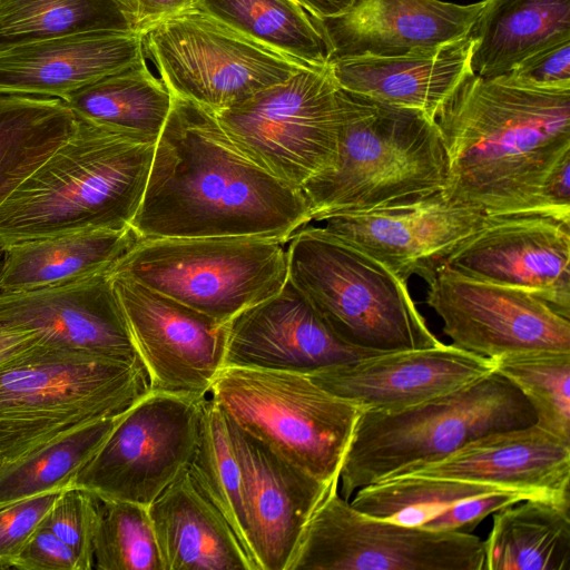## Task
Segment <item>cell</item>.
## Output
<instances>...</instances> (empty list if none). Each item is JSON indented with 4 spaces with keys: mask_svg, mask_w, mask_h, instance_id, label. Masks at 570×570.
Returning <instances> with one entry per match:
<instances>
[{
    "mask_svg": "<svg viewBox=\"0 0 570 570\" xmlns=\"http://www.w3.org/2000/svg\"><path fill=\"white\" fill-rule=\"evenodd\" d=\"M111 278L151 391L208 395L224 366L227 323L127 276Z\"/></svg>",
    "mask_w": 570,
    "mask_h": 570,
    "instance_id": "2e32d148",
    "label": "cell"
},
{
    "mask_svg": "<svg viewBox=\"0 0 570 570\" xmlns=\"http://www.w3.org/2000/svg\"><path fill=\"white\" fill-rule=\"evenodd\" d=\"M141 42L173 96L215 115L307 68L198 8L155 23Z\"/></svg>",
    "mask_w": 570,
    "mask_h": 570,
    "instance_id": "30bf717a",
    "label": "cell"
},
{
    "mask_svg": "<svg viewBox=\"0 0 570 570\" xmlns=\"http://www.w3.org/2000/svg\"><path fill=\"white\" fill-rule=\"evenodd\" d=\"M150 391L142 362L39 338L0 362V465L120 415Z\"/></svg>",
    "mask_w": 570,
    "mask_h": 570,
    "instance_id": "277c9868",
    "label": "cell"
},
{
    "mask_svg": "<svg viewBox=\"0 0 570 570\" xmlns=\"http://www.w3.org/2000/svg\"><path fill=\"white\" fill-rule=\"evenodd\" d=\"M426 304L452 344L495 358L529 351L570 352V318L532 293L461 276L442 267Z\"/></svg>",
    "mask_w": 570,
    "mask_h": 570,
    "instance_id": "5bb4252c",
    "label": "cell"
},
{
    "mask_svg": "<svg viewBox=\"0 0 570 570\" xmlns=\"http://www.w3.org/2000/svg\"><path fill=\"white\" fill-rule=\"evenodd\" d=\"M75 115L144 145H156L169 115L173 95L142 57L127 68L69 94Z\"/></svg>",
    "mask_w": 570,
    "mask_h": 570,
    "instance_id": "f1b7e54d",
    "label": "cell"
},
{
    "mask_svg": "<svg viewBox=\"0 0 570 570\" xmlns=\"http://www.w3.org/2000/svg\"><path fill=\"white\" fill-rule=\"evenodd\" d=\"M100 502L94 493L71 485L60 492L41 523L71 548L79 570L94 569V540Z\"/></svg>",
    "mask_w": 570,
    "mask_h": 570,
    "instance_id": "f35d334b",
    "label": "cell"
},
{
    "mask_svg": "<svg viewBox=\"0 0 570 570\" xmlns=\"http://www.w3.org/2000/svg\"><path fill=\"white\" fill-rule=\"evenodd\" d=\"M145 57L140 33L87 32L0 51V92L65 99Z\"/></svg>",
    "mask_w": 570,
    "mask_h": 570,
    "instance_id": "d4e9b609",
    "label": "cell"
},
{
    "mask_svg": "<svg viewBox=\"0 0 570 570\" xmlns=\"http://www.w3.org/2000/svg\"><path fill=\"white\" fill-rule=\"evenodd\" d=\"M187 470L195 485L226 519L256 564L249 548L242 468L226 414L208 395L203 403L197 445Z\"/></svg>",
    "mask_w": 570,
    "mask_h": 570,
    "instance_id": "836d02e7",
    "label": "cell"
},
{
    "mask_svg": "<svg viewBox=\"0 0 570 570\" xmlns=\"http://www.w3.org/2000/svg\"><path fill=\"white\" fill-rule=\"evenodd\" d=\"M39 338L32 330L0 323V362L22 352Z\"/></svg>",
    "mask_w": 570,
    "mask_h": 570,
    "instance_id": "f6af8a7d",
    "label": "cell"
},
{
    "mask_svg": "<svg viewBox=\"0 0 570 570\" xmlns=\"http://www.w3.org/2000/svg\"><path fill=\"white\" fill-rule=\"evenodd\" d=\"M196 8L307 68H328L322 22L296 0H198Z\"/></svg>",
    "mask_w": 570,
    "mask_h": 570,
    "instance_id": "1f68e13d",
    "label": "cell"
},
{
    "mask_svg": "<svg viewBox=\"0 0 570 570\" xmlns=\"http://www.w3.org/2000/svg\"><path fill=\"white\" fill-rule=\"evenodd\" d=\"M206 396L150 391L119 415L73 485L101 500L150 505L188 469Z\"/></svg>",
    "mask_w": 570,
    "mask_h": 570,
    "instance_id": "4fadbf2b",
    "label": "cell"
},
{
    "mask_svg": "<svg viewBox=\"0 0 570 570\" xmlns=\"http://www.w3.org/2000/svg\"><path fill=\"white\" fill-rule=\"evenodd\" d=\"M12 569L79 570V566L71 548L49 529L40 525L16 558Z\"/></svg>",
    "mask_w": 570,
    "mask_h": 570,
    "instance_id": "7bdbcfd3",
    "label": "cell"
},
{
    "mask_svg": "<svg viewBox=\"0 0 570 570\" xmlns=\"http://www.w3.org/2000/svg\"><path fill=\"white\" fill-rule=\"evenodd\" d=\"M469 35L473 73L502 76L530 55L570 40V0H483Z\"/></svg>",
    "mask_w": 570,
    "mask_h": 570,
    "instance_id": "4316f807",
    "label": "cell"
},
{
    "mask_svg": "<svg viewBox=\"0 0 570 570\" xmlns=\"http://www.w3.org/2000/svg\"><path fill=\"white\" fill-rule=\"evenodd\" d=\"M470 35L432 48L396 56H362L333 60L335 83L373 100L416 109L435 118L442 106L470 76Z\"/></svg>",
    "mask_w": 570,
    "mask_h": 570,
    "instance_id": "cb8c5ba5",
    "label": "cell"
},
{
    "mask_svg": "<svg viewBox=\"0 0 570 570\" xmlns=\"http://www.w3.org/2000/svg\"><path fill=\"white\" fill-rule=\"evenodd\" d=\"M87 32L140 33L130 0H0V51Z\"/></svg>",
    "mask_w": 570,
    "mask_h": 570,
    "instance_id": "d6a6232c",
    "label": "cell"
},
{
    "mask_svg": "<svg viewBox=\"0 0 570 570\" xmlns=\"http://www.w3.org/2000/svg\"><path fill=\"white\" fill-rule=\"evenodd\" d=\"M226 417L243 472L254 561L258 570H287L306 523L338 484L317 480Z\"/></svg>",
    "mask_w": 570,
    "mask_h": 570,
    "instance_id": "d6986e66",
    "label": "cell"
},
{
    "mask_svg": "<svg viewBox=\"0 0 570 570\" xmlns=\"http://www.w3.org/2000/svg\"><path fill=\"white\" fill-rule=\"evenodd\" d=\"M308 203L246 157L215 114L173 96L130 228L138 239L255 237L287 243Z\"/></svg>",
    "mask_w": 570,
    "mask_h": 570,
    "instance_id": "6da1fadb",
    "label": "cell"
},
{
    "mask_svg": "<svg viewBox=\"0 0 570 570\" xmlns=\"http://www.w3.org/2000/svg\"><path fill=\"white\" fill-rule=\"evenodd\" d=\"M483 540L367 517L333 487L302 533L287 570H483Z\"/></svg>",
    "mask_w": 570,
    "mask_h": 570,
    "instance_id": "7c38bea8",
    "label": "cell"
},
{
    "mask_svg": "<svg viewBox=\"0 0 570 570\" xmlns=\"http://www.w3.org/2000/svg\"><path fill=\"white\" fill-rule=\"evenodd\" d=\"M528 400L535 425L570 443V352L529 351L492 360Z\"/></svg>",
    "mask_w": 570,
    "mask_h": 570,
    "instance_id": "8d00e7d4",
    "label": "cell"
},
{
    "mask_svg": "<svg viewBox=\"0 0 570 570\" xmlns=\"http://www.w3.org/2000/svg\"><path fill=\"white\" fill-rule=\"evenodd\" d=\"M61 491L43 493L0 509V570L13 562L41 525Z\"/></svg>",
    "mask_w": 570,
    "mask_h": 570,
    "instance_id": "ab89813d",
    "label": "cell"
},
{
    "mask_svg": "<svg viewBox=\"0 0 570 570\" xmlns=\"http://www.w3.org/2000/svg\"><path fill=\"white\" fill-rule=\"evenodd\" d=\"M148 512L164 570H258L188 470L148 505Z\"/></svg>",
    "mask_w": 570,
    "mask_h": 570,
    "instance_id": "484cf974",
    "label": "cell"
},
{
    "mask_svg": "<svg viewBox=\"0 0 570 570\" xmlns=\"http://www.w3.org/2000/svg\"><path fill=\"white\" fill-rule=\"evenodd\" d=\"M94 540V569L164 570L148 507L101 500Z\"/></svg>",
    "mask_w": 570,
    "mask_h": 570,
    "instance_id": "74e56055",
    "label": "cell"
},
{
    "mask_svg": "<svg viewBox=\"0 0 570 570\" xmlns=\"http://www.w3.org/2000/svg\"><path fill=\"white\" fill-rule=\"evenodd\" d=\"M501 492L515 491L461 480L403 475L360 488L350 503L367 517L423 528L452 505Z\"/></svg>",
    "mask_w": 570,
    "mask_h": 570,
    "instance_id": "e575fe53",
    "label": "cell"
},
{
    "mask_svg": "<svg viewBox=\"0 0 570 570\" xmlns=\"http://www.w3.org/2000/svg\"><path fill=\"white\" fill-rule=\"evenodd\" d=\"M110 271L33 291L0 292V323L32 330L47 342L142 362Z\"/></svg>",
    "mask_w": 570,
    "mask_h": 570,
    "instance_id": "44dd1931",
    "label": "cell"
},
{
    "mask_svg": "<svg viewBox=\"0 0 570 570\" xmlns=\"http://www.w3.org/2000/svg\"><path fill=\"white\" fill-rule=\"evenodd\" d=\"M140 35L155 23L196 8L198 0H130Z\"/></svg>",
    "mask_w": 570,
    "mask_h": 570,
    "instance_id": "ee69618b",
    "label": "cell"
},
{
    "mask_svg": "<svg viewBox=\"0 0 570 570\" xmlns=\"http://www.w3.org/2000/svg\"><path fill=\"white\" fill-rule=\"evenodd\" d=\"M313 17L324 20L343 14L354 0H296Z\"/></svg>",
    "mask_w": 570,
    "mask_h": 570,
    "instance_id": "bcb514c9",
    "label": "cell"
},
{
    "mask_svg": "<svg viewBox=\"0 0 570 570\" xmlns=\"http://www.w3.org/2000/svg\"><path fill=\"white\" fill-rule=\"evenodd\" d=\"M118 417L91 423L22 460L0 465V509L73 485L78 472L106 441Z\"/></svg>",
    "mask_w": 570,
    "mask_h": 570,
    "instance_id": "d590c367",
    "label": "cell"
},
{
    "mask_svg": "<svg viewBox=\"0 0 570 570\" xmlns=\"http://www.w3.org/2000/svg\"><path fill=\"white\" fill-rule=\"evenodd\" d=\"M493 371L491 358L441 343L382 353L307 376L363 410L393 412L464 387Z\"/></svg>",
    "mask_w": 570,
    "mask_h": 570,
    "instance_id": "ffe728a7",
    "label": "cell"
},
{
    "mask_svg": "<svg viewBox=\"0 0 570 570\" xmlns=\"http://www.w3.org/2000/svg\"><path fill=\"white\" fill-rule=\"evenodd\" d=\"M337 90L328 68H303L215 116L246 157L302 190L335 163L341 125Z\"/></svg>",
    "mask_w": 570,
    "mask_h": 570,
    "instance_id": "8fae6325",
    "label": "cell"
},
{
    "mask_svg": "<svg viewBox=\"0 0 570 570\" xmlns=\"http://www.w3.org/2000/svg\"><path fill=\"white\" fill-rule=\"evenodd\" d=\"M531 499L519 492H501L464 500L452 505L422 529L433 531L471 532L493 512L522 500Z\"/></svg>",
    "mask_w": 570,
    "mask_h": 570,
    "instance_id": "b9f144b4",
    "label": "cell"
},
{
    "mask_svg": "<svg viewBox=\"0 0 570 570\" xmlns=\"http://www.w3.org/2000/svg\"><path fill=\"white\" fill-rule=\"evenodd\" d=\"M500 79L538 89H570V40L530 55Z\"/></svg>",
    "mask_w": 570,
    "mask_h": 570,
    "instance_id": "60d3db41",
    "label": "cell"
},
{
    "mask_svg": "<svg viewBox=\"0 0 570 570\" xmlns=\"http://www.w3.org/2000/svg\"><path fill=\"white\" fill-rule=\"evenodd\" d=\"M488 216L443 190L323 218L324 230L368 254L402 281L429 283Z\"/></svg>",
    "mask_w": 570,
    "mask_h": 570,
    "instance_id": "9a60e30c",
    "label": "cell"
},
{
    "mask_svg": "<svg viewBox=\"0 0 570 570\" xmlns=\"http://www.w3.org/2000/svg\"><path fill=\"white\" fill-rule=\"evenodd\" d=\"M483 570H570V507L527 499L493 512Z\"/></svg>",
    "mask_w": 570,
    "mask_h": 570,
    "instance_id": "f546056e",
    "label": "cell"
},
{
    "mask_svg": "<svg viewBox=\"0 0 570 570\" xmlns=\"http://www.w3.org/2000/svg\"><path fill=\"white\" fill-rule=\"evenodd\" d=\"M2 265H3V250L0 248V277L2 272Z\"/></svg>",
    "mask_w": 570,
    "mask_h": 570,
    "instance_id": "7dc6e473",
    "label": "cell"
},
{
    "mask_svg": "<svg viewBox=\"0 0 570 570\" xmlns=\"http://www.w3.org/2000/svg\"><path fill=\"white\" fill-rule=\"evenodd\" d=\"M434 120L449 160L445 196L487 216L557 217L546 189L570 158V89L472 75Z\"/></svg>",
    "mask_w": 570,
    "mask_h": 570,
    "instance_id": "7a4b0ae2",
    "label": "cell"
},
{
    "mask_svg": "<svg viewBox=\"0 0 570 570\" xmlns=\"http://www.w3.org/2000/svg\"><path fill=\"white\" fill-rule=\"evenodd\" d=\"M443 267L532 293L570 318V220L547 215L488 216Z\"/></svg>",
    "mask_w": 570,
    "mask_h": 570,
    "instance_id": "e0dca14e",
    "label": "cell"
},
{
    "mask_svg": "<svg viewBox=\"0 0 570 570\" xmlns=\"http://www.w3.org/2000/svg\"><path fill=\"white\" fill-rule=\"evenodd\" d=\"M111 272L225 324L288 281L283 243L255 237L138 239Z\"/></svg>",
    "mask_w": 570,
    "mask_h": 570,
    "instance_id": "9c48e42d",
    "label": "cell"
},
{
    "mask_svg": "<svg viewBox=\"0 0 570 570\" xmlns=\"http://www.w3.org/2000/svg\"><path fill=\"white\" fill-rule=\"evenodd\" d=\"M288 242V282L345 344L382 354L442 343L416 308L406 282L368 254L307 225Z\"/></svg>",
    "mask_w": 570,
    "mask_h": 570,
    "instance_id": "52a82bcc",
    "label": "cell"
},
{
    "mask_svg": "<svg viewBox=\"0 0 570 570\" xmlns=\"http://www.w3.org/2000/svg\"><path fill=\"white\" fill-rule=\"evenodd\" d=\"M60 98L0 92V205L73 132Z\"/></svg>",
    "mask_w": 570,
    "mask_h": 570,
    "instance_id": "4dcf8cb0",
    "label": "cell"
},
{
    "mask_svg": "<svg viewBox=\"0 0 570 570\" xmlns=\"http://www.w3.org/2000/svg\"><path fill=\"white\" fill-rule=\"evenodd\" d=\"M528 400L493 371L469 385L393 412L363 410L343 460L340 495L439 462L484 435L529 426Z\"/></svg>",
    "mask_w": 570,
    "mask_h": 570,
    "instance_id": "8992f818",
    "label": "cell"
},
{
    "mask_svg": "<svg viewBox=\"0 0 570 570\" xmlns=\"http://www.w3.org/2000/svg\"><path fill=\"white\" fill-rule=\"evenodd\" d=\"M404 475L484 483L570 507V443L532 424L484 435Z\"/></svg>",
    "mask_w": 570,
    "mask_h": 570,
    "instance_id": "7402d4cb",
    "label": "cell"
},
{
    "mask_svg": "<svg viewBox=\"0 0 570 570\" xmlns=\"http://www.w3.org/2000/svg\"><path fill=\"white\" fill-rule=\"evenodd\" d=\"M156 145L77 117L69 138L0 205V248L94 229H129Z\"/></svg>",
    "mask_w": 570,
    "mask_h": 570,
    "instance_id": "3957f363",
    "label": "cell"
},
{
    "mask_svg": "<svg viewBox=\"0 0 570 570\" xmlns=\"http://www.w3.org/2000/svg\"><path fill=\"white\" fill-rule=\"evenodd\" d=\"M337 96L341 125L335 163L302 187L312 220L445 188L448 154L433 118L340 87Z\"/></svg>",
    "mask_w": 570,
    "mask_h": 570,
    "instance_id": "5b68a950",
    "label": "cell"
},
{
    "mask_svg": "<svg viewBox=\"0 0 570 570\" xmlns=\"http://www.w3.org/2000/svg\"><path fill=\"white\" fill-rule=\"evenodd\" d=\"M379 355L342 342L288 281L281 292L227 323L223 367L311 375Z\"/></svg>",
    "mask_w": 570,
    "mask_h": 570,
    "instance_id": "ac0fdd59",
    "label": "cell"
},
{
    "mask_svg": "<svg viewBox=\"0 0 570 570\" xmlns=\"http://www.w3.org/2000/svg\"><path fill=\"white\" fill-rule=\"evenodd\" d=\"M483 0H354L343 14L321 20L331 61L362 56H396L466 37ZM330 61V62H331Z\"/></svg>",
    "mask_w": 570,
    "mask_h": 570,
    "instance_id": "603a6c76",
    "label": "cell"
},
{
    "mask_svg": "<svg viewBox=\"0 0 570 570\" xmlns=\"http://www.w3.org/2000/svg\"><path fill=\"white\" fill-rule=\"evenodd\" d=\"M208 395L243 430L326 484H338L363 409L307 375L223 367Z\"/></svg>",
    "mask_w": 570,
    "mask_h": 570,
    "instance_id": "ba28073f",
    "label": "cell"
},
{
    "mask_svg": "<svg viewBox=\"0 0 570 570\" xmlns=\"http://www.w3.org/2000/svg\"><path fill=\"white\" fill-rule=\"evenodd\" d=\"M138 240L131 228L24 240L3 249L0 292H27L108 271Z\"/></svg>",
    "mask_w": 570,
    "mask_h": 570,
    "instance_id": "83f0119b",
    "label": "cell"
}]
</instances>
